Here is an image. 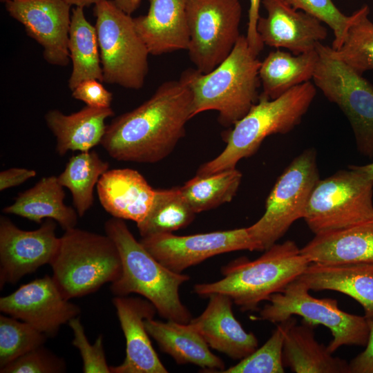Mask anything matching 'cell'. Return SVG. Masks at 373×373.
Segmentation results:
<instances>
[{"label":"cell","mask_w":373,"mask_h":373,"mask_svg":"<svg viewBox=\"0 0 373 373\" xmlns=\"http://www.w3.org/2000/svg\"><path fill=\"white\" fill-rule=\"evenodd\" d=\"M113 115L111 107L86 106L70 115L52 109L45 114L44 119L56 138L57 154L63 156L69 151H89L101 144L107 127L105 121Z\"/></svg>","instance_id":"cb8c5ba5"},{"label":"cell","mask_w":373,"mask_h":373,"mask_svg":"<svg viewBox=\"0 0 373 373\" xmlns=\"http://www.w3.org/2000/svg\"><path fill=\"white\" fill-rule=\"evenodd\" d=\"M303 219L314 235L373 220V180L354 165L319 180Z\"/></svg>","instance_id":"52a82bcc"},{"label":"cell","mask_w":373,"mask_h":373,"mask_svg":"<svg viewBox=\"0 0 373 373\" xmlns=\"http://www.w3.org/2000/svg\"><path fill=\"white\" fill-rule=\"evenodd\" d=\"M50 265L52 278L67 300L91 294L122 274L115 242L105 236L77 229L65 231Z\"/></svg>","instance_id":"8992f818"},{"label":"cell","mask_w":373,"mask_h":373,"mask_svg":"<svg viewBox=\"0 0 373 373\" xmlns=\"http://www.w3.org/2000/svg\"><path fill=\"white\" fill-rule=\"evenodd\" d=\"M260 64L241 35L230 55L213 70H184L180 78L192 93L193 117L213 110L220 125L233 126L258 101Z\"/></svg>","instance_id":"7a4b0ae2"},{"label":"cell","mask_w":373,"mask_h":373,"mask_svg":"<svg viewBox=\"0 0 373 373\" xmlns=\"http://www.w3.org/2000/svg\"><path fill=\"white\" fill-rule=\"evenodd\" d=\"M295 10L305 11L327 24L333 31L334 39L331 48L336 50L343 44L352 15H345L332 0H281Z\"/></svg>","instance_id":"d590c367"},{"label":"cell","mask_w":373,"mask_h":373,"mask_svg":"<svg viewBox=\"0 0 373 373\" xmlns=\"http://www.w3.org/2000/svg\"><path fill=\"white\" fill-rule=\"evenodd\" d=\"M147 332L160 350L179 365L193 364L207 372L224 370V363L213 354L200 334L189 323L173 321L145 320Z\"/></svg>","instance_id":"d4e9b609"},{"label":"cell","mask_w":373,"mask_h":373,"mask_svg":"<svg viewBox=\"0 0 373 373\" xmlns=\"http://www.w3.org/2000/svg\"><path fill=\"white\" fill-rule=\"evenodd\" d=\"M104 82L137 90L149 71V50L138 35L133 17L113 0L94 6Z\"/></svg>","instance_id":"ba28073f"},{"label":"cell","mask_w":373,"mask_h":373,"mask_svg":"<svg viewBox=\"0 0 373 373\" xmlns=\"http://www.w3.org/2000/svg\"><path fill=\"white\" fill-rule=\"evenodd\" d=\"M188 52L195 68L207 73L230 55L240 34L239 0H186Z\"/></svg>","instance_id":"7c38bea8"},{"label":"cell","mask_w":373,"mask_h":373,"mask_svg":"<svg viewBox=\"0 0 373 373\" xmlns=\"http://www.w3.org/2000/svg\"><path fill=\"white\" fill-rule=\"evenodd\" d=\"M56 223L48 219L37 229L18 228L9 218L0 217V287L15 284L39 267L50 264L59 248Z\"/></svg>","instance_id":"5bb4252c"},{"label":"cell","mask_w":373,"mask_h":373,"mask_svg":"<svg viewBox=\"0 0 373 373\" xmlns=\"http://www.w3.org/2000/svg\"><path fill=\"white\" fill-rule=\"evenodd\" d=\"M9 0H0V1L3 3H6Z\"/></svg>","instance_id":"bcb514c9"},{"label":"cell","mask_w":373,"mask_h":373,"mask_svg":"<svg viewBox=\"0 0 373 373\" xmlns=\"http://www.w3.org/2000/svg\"><path fill=\"white\" fill-rule=\"evenodd\" d=\"M319 180L316 151L307 149L278 178L266 200L262 216L247 227L257 251L270 248L295 221L303 218L312 191Z\"/></svg>","instance_id":"30bf717a"},{"label":"cell","mask_w":373,"mask_h":373,"mask_svg":"<svg viewBox=\"0 0 373 373\" xmlns=\"http://www.w3.org/2000/svg\"><path fill=\"white\" fill-rule=\"evenodd\" d=\"M314 327L294 318L285 334L283 360L284 366L296 373H350L349 363L332 356L316 338Z\"/></svg>","instance_id":"4316f807"},{"label":"cell","mask_w":373,"mask_h":373,"mask_svg":"<svg viewBox=\"0 0 373 373\" xmlns=\"http://www.w3.org/2000/svg\"><path fill=\"white\" fill-rule=\"evenodd\" d=\"M84 8L72 9L68 48L72 61V72L68 86L72 91L88 79L104 82L99 47L95 26L84 15Z\"/></svg>","instance_id":"f1b7e54d"},{"label":"cell","mask_w":373,"mask_h":373,"mask_svg":"<svg viewBox=\"0 0 373 373\" xmlns=\"http://www.w3.org/2000/svg\"><path fill=\"white\" fill-rule=\"evenodd\" d=\"M63 188L57 176L44 177L32 187L19 193L15 202L2 211L37 223H41L44 218L52 219L64 231L75 228L79 215L76 209L65 204Z\"/></svg>","instance_id":"484cf974"},{"label":"cell","mask_w":373,"mask_h":373,"mask_svg":"<svg viewBox=\"0 0 373 373\" xmlns=\"http://www.w3.org/2000/svg\"><path fill=\"white\" fill-rule=\"evenodd\" d=\"M294 317L279 323L271 336L259 348L236 365L220 373H283V350L286 332Z\"/></svg>","instance_id":"836d02e7"},{"label":"cell","mask_w":373,"mask_h":373,"mask_svg":"<svg viewBox=\"0 0 373 373\" xmlns=\"http://www.w3.org/2000/svg\"><path fill=\"white\" fill-rule=\"evenodd\" d=\"M48 336L14 317L0 316V369L24 354L42 346Z\"/></svg>","instance_id":"e575fe53"},{"label":"cell","mask_w":373,"mask_h":373,"mask_svg":"<svg viewBox=\"0 0 373 373\" xmlns=\"http://www.w3.org/2000/svg\"><path fill=\"white\" fill-rule=\"evenodd\" d=\"M186 0H149L144 15L133 18L135 29L152 55L188 49Z\"/></svg>","instance_id":"ffe728a7"},{"label":"cell","mask_w":373,"mask_h":373,"mask_svg":"<svg viewBox=\"0 0 373 373\" xmlns=\"http://www.w3.org/2000/svg\"><path fill=\"white\" fill-rule=\"evenodd\" d=\"M195 214L180 186L155 189L151 208L144 219L137 224V227L142 238L172 233L187 227Z\"/></svg>","instance_id":"f546056e"},{"label":"cell","mask_w":373,"mask_h":373,"mask_svg":"<svg viewBox=\"0 0 373 373\" xmlns=\"http://www.w3.org/2000/svg\"><path fill=\"white\" fill-rule=\"evenodd\" d=\"M0 311L53 337L62 325L77 317L81 309L66 299L52 276L46 275L1 297Z\"/></svg>","instance_id":"2e32d148"},{"label":"cell","mask_w":373,"mask_h":373,"mask_svg":"<svg viewBox=\"0 0 373 373\" xmlns=\"http://www.w3.org/2000/svg\"><path fill=\"white\" fill-rule=\"evenodd\" d=\"M208 297L204 312L189 323L209 347L239 361L254 352L258 348V339L254 333L247 332L235 318L232 299L220 293Z\"/></svg>","instance_id":"d6986e66"},{"label":"cell","mask_w":373,"mask_h":373,"mask_svg":"<svg viewBox=\"0 0 373 373\" xmlns=\"http://www.w3.org/2000/svg\"><path fill=\"white\" fill-rule=\"evenodd\" d=\"M72 97L95 108L111 107L113 100V94L97 79H88L79 84L72 90Z\"/></svg>","instance_id":"f35d334b"},{"label":"cell","mask_w":373,"mask_h":373,"mask_svg":"<svg viewBox=\"0 0 373 373\" xmlns=\"http://www.w3.org/2000/svg\"><path fill=\"white\" fill-rule=\"evenodd\" d=\"M314 85L343 112L352 128L360 154L373 159V85L332 56L328 46L318 43Z\"/></svg>","instance_id":"8fae6325"},{"label":"cell","mask_w":373,"mask_h":373,"mask_svg":"<svg viewBox=\"0 0 373 373\" xmlns=\"http://www.w3.org/2000/svg\"><path fill=\"white\" fill-rule=\"evenodd\" d=\"M311 262L295 242L274 244L259 258H240L222 268L220 280L196 284L194 291L207 298L216 293L229 296L242 312L256 311L258 305L298 278Z\"/></svg>","instance_id":"277c9868"},{"label":"cell","mask_w":373,"mask_h":373,"mask_svg":"<svg viewBox=\"0 0 373 373\" xmlns=\"http://www.w3.org/2000/svg\"><path fill=\"white\" fill-rule=\"evenodd\" d=\"M66 370L64 361L43 345L12 361L0 369L1 373H59Z\"/></svg>","instance_id":"74e56055"},{"label":"cell","mask_w":373,"mask_h":373,"mask_svg":"<svg viewBox=\"0 0 373 373\" xmlns=\"http://www.w3.org/2000/svg\"><path fill=\"white\" fill-rule=\"evenodd\" d=\"M36 175L35 170L24 168H10L2 171L0 173V191L17 186Z\"/></svg>","instance_id":"b9f144b4"},{"label":"cell","mask_w":373,"mask_h":373,"mask_svg":"<svg viewBox=\"0 0 373 373\" xmlns=\"http://www.w3.org/2000/svg\"><path fill=\"white\" fill-rule=\"evenodd\" d=\"M192 117L189 87L180 78L169 80L141 105L113 119L101 144L115 160L156 163L173 151Z\"/></svg>","instance_id":"6da1fadb"},{"label":"cell","mask_w":373,"mask_h":373,"mask_svg":"<svg viewBox=\"0 0 373 373\" xmlns=\"http://www.w3.org/2000/svg\"><path fill=\"white\" fill-rule=\"evenodd\" d=\"M108 168V162L102 160L95 151L90 150L72 156L57 176L59 183L71 192L79 216H84L93 206L94 187Z\"/></svg>","instance_id":"4dcf8cb0"},{"label":"cell","mask_w":373,"mask_h":373,"mask_svg":"<svg viewBox=\"0 0 373 373\" xmlns=\"http://www.w3.org/2000/svg\"><path fill=\"white\" fill-rule=\"evenodd\" d=\"M155 190L137 171L107 170L99 179L97 191L101 205L113 217L136 224L147 215Z\"/></svg>","instance_id":"44dd1931"},{"label":"cell","mask_w":373,"mask_h":373,"mask_svg":"<svg viewBox=\"0 0 373 373\" xmlns=\"http://www.w3.org/2000/svg\"><path fill=\"white\" fill-rule=\"evenodd\" d=\"M318 59L316 50L294 55L277 50L270 52L261 61L259 77L261 95L274 99L291 88L313 78Z\"/></svg>","instance_id":"83f0119b"},{"label":"cell","mask_w":373,"mask_h":373,"mask_svg":"<svg viewBox=\"0 0 373 373\" xmlns=\"http://www.w3.org/2000/svg\"><path fill=\"white\" fill-rule=\"evenodd\" d=\"M312 291L332 290L347 295L373 321V263L320 264L311 262L298 278Z\"/></svg>","instance_id":"7402d4cb"},{"label":"cell","mask_w":373,"mask_h":373,"mask_svg":"<svg viewBox=\"0 0 373 373\" xmlns=\"http://www.w3.org/2000/svg\"><path fill=\"white\" fill-rule=\"evenodd\" d=\"M354 166L365 173L369 178L373 180V162L361 166L354 165Z\"/></svg>","instance_id":"f6af8a7d"},{"label":"cell","mask_w":373,"mask_h":373,"mask_svg":"<svg viewBox=\"0 0 373 373\" xmlns=\"http://www.w3.org/2000/svg\"><path fill=\"white\" fill-rule=\"evenodd\" d=\"M242 175L236 168L207 175H195L180 186L195 213L231 202L241 183Z\"/></svg>","instance_id":"1f68e13d"},{"label":"cell","mask_w":373,"mask_h":373,"mask_svg":"<svg viewBox=\"0 0 373 373\" xmlns=\"http://www.w3.org/2000/svg\"><path fill=\"white\" fill-rule=\"evenodd\" d=\"M300 252L314 263H373V220L315 235Z\"/></svg>","instance_id":"603a6c76"},{"label":"cell","mask_w":373,"mask_h":373,"mask_svg":"<svg viewBox=\"0 0 373 373\" xmlns=\"http://www.w3.org/2000/svg\"><path fill=\"white\" fill-rule=\"evenodd\" d=\"M369 336L365 349L350 363V373H373V321H368Z\"/></svg>","instance_id":"ab89813d"},{"label":"cell","mask_w":373,"mask_h":373,"mask_svg":"<svg viewBox=\"0 0 373 373\" xmlns=\"http://www.w3.org/2000/svg\"><path fill=\"white\" fill-rule=\"evenodd\" d=\"M104 229L117 245L122 260V274L111 283V292L116 296L140 294L155 306L161 317L189 323L191 314L179 295L189 275L161 264L135 238L124 220L113 217L105 222Z\"/></svg>","instance_id":"3957f363"},{"label":"cell","mask_w":373,"mask_h":373,"mask_svg":"<svg viewBox=\"0 0 373 373\" xmlns=\"http://www.w3.org/2000/svg\"><path fill=\"white\" fill-rule=\"evenodd\" d=\"M266 17H260L257 32L262 44L288 49L294 55L316 50L327 37V30L316 17L295 10L281 0H262Z\"/></svg>","instance_id":"e0dca14e"},{"label":"cell","mask_w":373,"mask_h":373,"mask_svg":"<svg viewBox=\"0 0 373 373\" xmlns=\"http://www.w3.org/2000/svg\"><path fill=\"white\" fill-rule=\"evenodd\" d=\"M140 242L161 264L176 273L216 255L239 250L257 251L247 227L189 236L159 233L142 238Z\"/></svg>","instance_id":"4fadbf2b"},{"label":"cell","mask_w":373,"mask_h":373,"mask_svg":"<svg viewBox=\"0 0 373 373\" xmlns=\"http://www.w3.org/2000/svg\"><path fill=\"white\" fill-rule=\"evenodd\" d=\"M316 94V86L310 81L274 99L260 94L258 102L247 115L224 133V150L202 164L196 175H207L234 169L240 160L255 154L267 137L292 131L302 121Z\"/></svg>","instance_id":"5b68a950"},{"label":"cell","mask_w":373,"mask_h":373,"mask_svg":"<svg viewBox=\"0 0 373 373\" xmlns=\"http://www.w3.org/2000/svg\"><path fill=\"white\" fill-rule=\"evenodd\" d=\"M367 5L352 14V19L339 48L328 46L329 53L363 75L373 70V22L369 18Z\"/></svg>","instance_id":"d6a6232c"},{"label":"cell","mask_w":373,"mask_h":373,"mask_svg":"<svg viewBox=\"0 0 373 373\" xmlns=\"http://www.w3.org/2000/svg\"><path fill=\"white\" fill-rule=\"evenodd\" d=\"M5 7L8 15L23 25L26 34L43 47V56L48 64H68L70 4L64 0H9Z\"/></svg>","instance_id":"9a60e30c"},{"label":"cell","mask_w":373,"mask_h":373,"mask_svg":"<svg viewBox=\"0 0 373 373\" xmlns=\"http://www.w3.org/2000/svg\"><path fill=\"white\" fill-rule=\"evenodd\" d=\"M73 334V345L78 349L83 361L84 373H111L106 360L103 336L99 335L91 345L85 334L79 317L71 319L68 323Z\"/></svg>","instance_id":"8d00e7d4"},{"label":"cell","mask_w":373,"mask_h":373,"mask_svg":"<svg viewBox=\"0 0 373 373\" xmlns=\"http://www.w3.org/2000/svg\"><path fill=\"white\" fill-rule=\"evenodd\" d=\"M309 290L305 283L296 278L282 292L269 296V303L260 309L259 318L279 323L298 315L310 325H322L332 333L327 348L332 354L343 345L365 346L369 336L366 318L343 311L336 299L315 298Z\"/></svg>","instance_id":"9c48e42d"},{"label":"cell","mask_w":373,"mask_h":373,"mask_svg":"<svg viewBox=\"0 0 373 373\" xmlns=\"http://www.w3.org/2000/svg\"><path fill=\"white\" fill-rule=\"evenodd\" d=\"M261 0H249V8L248 13V23L246 38L252 52L258 55L264 48L257 32V23L259 19L260 4Z\"/></svg>","instance_id":"60d3db41"},{"label":"cell","mask_w":373,"mask_h":373,"mask_svg":"<svg viewBox=\"0 0 373 373\" xmlns=\"http://www.w3.org/2000/svg\"><path fill=\"white\" fill-rule=\"evenodd\" d=\"M71 6L86 8L91 5H96L105 0H64Z\"/></svg>","instance_id":"ee69618b"},{"label":"cell","mask_w":373,"mask_h":373,"mask_svg":"<svg viewBox=\"0 0 373 373\" xmlns=\"http://www.w3.org/2000/svg\"><path fill=\"white\" fill-rule=\"evenodd\" d=\"M126 339V356L122 363L111 366V373H167L153 347L145 320L157 312L148 300L116 296L113 299Z\"/></svg>","instance_id":"ac0fdd59"},{"label":"cell","mask_w":373,"mask_h":373,"mask_svg":"<svg viewBox=\"0 0 373 373\" xmlns=\"http://www.w3.org/2000/svg\"><path fill=\"white\" fill-rule=\"evenodd\" d=\"M142 0H113L126 13L131 15L140 6Z\"/></svg>","instance_id":"7bdbcfd3"}]
</instances>
